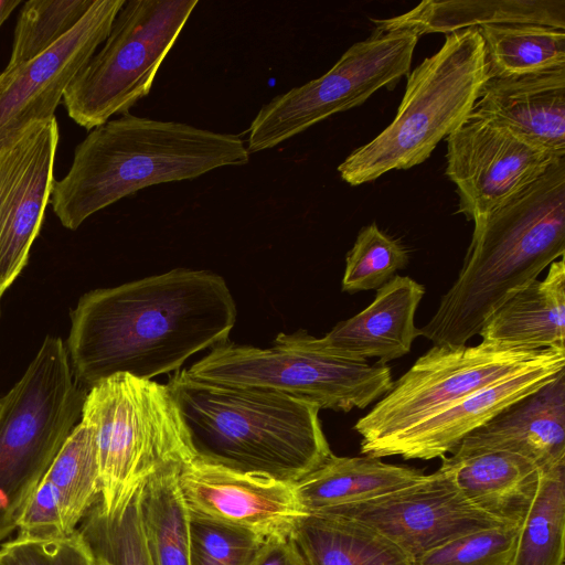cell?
Segmentation results:
<instances>
[{
	"label": "cell",
	"mask_w": 565,
	"mask_h": 565,
	"mask_svg": "<svg viewBox=\"0 0 565 565\" xmlns=\"http://www.w3.org/2000/svg\"><path fill=\"white\" fill-rule=\"evenodd\" d=\"M250 565H303L290 536L266 540Z\"/></svg>",
	"instance_id": "obj_36"
},
{
	"label": "cell",
	"mask_w": 565,
	"mask_h": 565,
	"mask_svg": "<svg viewBox=\"0 0 565 565\" xmlns=\"http://www.w3.org/2000/svg\"><path fill=\"white\" fill-rule=\"evenodd\" d=\"M417 469L383 462L380 458L331 455L320 467L295 482L307 513L373 499L422 480Z\"/></svg>",
	"instance_id": "obj_24"
},
{
	"label": "cell",
	"mask_w": 565,
	"mask_h": 565,
	"mask_svg": "<svg viewBox=\"0 0 565 565\" xmlns=\"http://www.w3.org/2000/svg\"><path fill=\"white\" fill-rule=\"evenodd\" d=\"M470 115L565 157V67L487 78Z\"/></svg>",
	"instance_id": "obj_19"
},
{
	"label": "cell",
	"mask_w": 565,
	"mask_h": 565,
	"mask_svg": "<svg viewBox=\"0 0 565 565\" xmlns=\"http://www.w3.org/2000/svg\"><path fill=\"white\" fill-rule=\"evenodd\" d=\"M248 161L237 135L128 113L95 127L76 146L68 172L54 181L50 203L61 224L74 231L141 189Z\"/></svg>",
	"instance_id": "obj_3"
},
{
	"label": "cell",
	"mask_w": 565,
	"mask_h": 565,
	"mask_svg": "<svg viewBox=\"0 0 565 565\" xmlns=\"http://www.w3.org/2000/svg\"><path fill=\"white\" fill-rule=\"evenodd\" d=\"M82 420L94 431L99 504L116 511L156 472L195 460L190 437L167 384L127 373L87 390Z\"/></svg>",
	"instance_id": "obj_6"
},
{
	"label": "cell",
	"mask_w": 565,
	"mask_h": 565,
	"mask_svg": "<svg viewBox=\"0 0 565 565\" xmlns=\"http://www.w3.org/2000/svg\"><path fill=\"white\" fill-rule=\"evenodd\" d=\"M0 298H1V296H0Z\"/></svg>",
	"instance_id": "obj_41"
},
{
	"label": "cell",
	"mask_w": 565,
	"mask_h": 565,
	"mask_svg": "<svg viewBox=\"0 0 565 565\" xmlns=\"http://www.w3.org/2000/svg\"><path fill=\"white\" fill-rule=\"evenodd\" d=\"M190 515L189 565H250L266 541L248 530Z\"/></svg>",
	"instance_id": "obj_33"
},
{
	"label": "cell",
	"mask_w": 565,
	"mask_h": 565,
	"mask_svg": "<svg viewBox=\"0 0 565 565\" xmlns=\"http://www.w3.org/2000/svg\"><path fill=\"white\" fill-rule=\"evenodd\" d=\"M60 139L55 118L0 146V296L28 263L51 199Z\"/></svg>",
	"instance_id": "obj_15"
},
{
	"label": "cell",
	"mask_w": 565,
	"mask_h": 565,
	"mask_svg": "<svg viewBox=\"0 0 565 565\" xmlns=\"http://www.w3.org/2000/svg\"><path fill=\"white\" fill-rule=\"evenodd\" d=\"M97 561V565H108L105 561L100 559V558H96Z\"/></svg>",
	"instance_id": "obj_39"
},
{
	"label": "cell",
	"mask_w": 565,
	"mask_h": 565,
	"mask_svg": "<svg viewBox=\"0 0 565 565\" xmlns=\"http://www.w3.org/2000/svg\"><path fill=\"white\" fill-rule=\"evenodd\" d=\"M446 141L445 173L456 185L457 213L473 223L563 158L473 115H469Z\"/></svg>",
	"instance_id": "obj_13"
},
{
	"label": "cell",
	"mask_w": 565,
	"mask_h": 565,
	"mask_svg": "<svg viewBox=\"0 0 565 565\" xmlns=\"http://www.w3.org/2000/svg\"><path fill=\"white\" fill-rule=\"evenodd\" d=\"M235 320L221 276L178 268L85 294L72 310L66 349L87 390L118 373L150 380L226 342Z\"/></svg>",
	"instance_id": "obj_1"
},
{
	"label": "cell",
	"mask_w": 565,
	"mask_h": 565,
	"mask_svg": "<svg viewBox=\"0 0 565 565\" xmlns=\"http://www.w3.org/2000/svg\"><path fill=\"white\" fill-rule=\"evenodd\" d=\"M482 342L529 351L565 352V264L550 265L543 280L535 279L507 298L484 321Z\"/></svg>",
	"instance_id": "obj_22"
},
{
	"label": "cell",
	"mask_w": 565,
	"mask_h": 565,
	"mask_svg": "<svg viewBox=\"0 0 565 565\" xmlns=\"http://www.w3.org/2000/svg\"><path fill=\"white\" fill-rule=\"evenodd\" d=\"M87 388L60 338L46 337L22 377L1 397L0 542L18 529L32 494L79 423Z\"/></svg>",
	"instance_id": "obj_7"
},
{
	"label": "cell",
	"mask_w": 565,
	"mask_h": 565,
	"mask_svg": "<svg viewBox=\"0 0 565 565\" xmlns=\"http://www.w3.org/2000/svg\"><path fill=\"white\" fill-rule=\"evenodd\" d=\"M0 406H1V398H0Z\"/></svg>",
	"instance_id": "obj_40"
},
{
	"label": "cell",
	"mask_w": 565,
	"mask_h": 565,
	"mask_svg": "<svg viewBox=\"0 0 565 565\" xmlns=\"http://www.w3.org/2000/svg\"><path fill=\"white\" fill-rule=\"evenodd\" d=\"M376 30H411L418 36L489 24H537L565 30V0H425L406 13L373 20Z\"/></svg>",
	"instance_id": "obj_23"
},
{
	"label": "cell",
	"mask_w": 565,
	"mask_h": 565,
	"mask_svg": "<svg viewBox=\"0 0 565 565\" xmlns=\"http://www.w3.org/2000/svg\"><path fill=\"white\" fill-rule=\"evenodd\" d=\"M21 3L20 0H0V28Z\"/></svg>",
	"instance_id": "obj_38"
},
{
	"label": "cell",
	"mask_w": 565,
	"mask_h": 565,
	"mask_svg": "<svg viewBox=\"0 0 565 565\" xmlns=\"http://www.w3.org/2000/svg\"><path fill=\"white\" fill-rule=\"evenodd\" d=\"M487 76L509 77L565 67V30L537 24L479 28Z\"/></svg>",
	"instance_id": "obj_28"
},
{
	"label": "cell",
	"mask_w": 565,
	"mask_h": 565,
	"mask_svg": "<svg viewBox=\"0 0 565 565\" xmlns=\"http://www.w3.org/2000/svg\"><path fill=\"white\" fill-rule=\"evenodd\" d=\"M40 483L57 507L64 534L75 532L100 498L95 436L86 422L74 427Z\"/></svg>",
	"instance_id": "obj_27"
},
{
	"label": "cell",
	"mask_w": 565,
	"mask_h": 565,
	"mask_svg": "<svg viewBox=\"0 0 565 565\" xmlns=\"http://www.w3.org/2000/svg\"><path fill=\"white\" fill-rule=\"evenodd\" d=\"M565 463L542 472L510 565H564Z\"/></svg>",
	"instance_id": "obj_29"
},
{
	"label": "cell",
	"mask_w": 565,
	"mask_h": 565,
	"mask_svg": "<svg viewBox=\"0 0 565 565\" xmlns=\"http://www.w3.org/2000/svg\"><path fill=\"white\" fill-rule=\"evenodd\" d=\"M94 0H29L23 2L14 29L7 66L28 62L58 42L84 18Z\"/></svg>",
	"instance_id": "obj_31"
},
{
	"label": "cell",
	"mask_w": 565,
	"mask_h": 565,
	"mask_svg": "<svg viewBox=\"0 0 565 565\" xmlns=\"http://www.w3.org/2000/svg\"><path fill=\"white\" fill-rule=\"evenodd\" d=\"M550 349L529 351L480 342L434 344L419 356L353 429L361 454L494 382L540 360Z\"/></svg>",
	"instance_id": "obj_11"
},
{
	"label": "cell",
	"mask_w": 565,
	"mask_h": 565,
	"mask_svg": "<svg viewBox=\"0 0 565 565\" xmlns=\"http://www.w3.org/2000/svg\"><path fill=\"white\" fill-rule=\"evenodd\" d=\"M198 0H129L117 13L102 49L64 93L66 111L92 130L128 114L146 97Z\"/></svg>",
	"instance_id": "obj_9"
},
{
	"label": "cell",
	"mask_w": 565,
	"mask_h": 565,
	"mask_svg": "<svg viewBox=\"0 0 565 565\" xmlns=\"http://www.w3.org/2000/svg\"><path fill=\"white\" fill-rule=\"evenodd\" d=\"M181 470L164 468L139 489L140 523L152 565H189L191 515L180 488Z\"/></svg>",
	"instance_id": "obj_26"
},
{
	"label": "cell",
	"mask_w": 565,
	"mask_h": 565,
	"mask_svg": "<svg viewBox=\"0 0 565 565\" xmlns=\"http://www.w3.org/2000/svg\"><path fill=\"white\" fill-rule=\"evenodd\" d=\"M457 280L418 337L463 345L511 295L565 252V157L473 223Z\"/></svg>",
	"instance_id": "obj_2"
},
{
	"label": "cell",
	"mask_w": 565,
	"mask_h": 565,
	"mask_svg": "<svg viewBox=\"0 0 565 565\" xmlns=\"http://www.w3.org/2000/svg\"><path fill=\"white\" fill-rule=\"evenodd\" d=\"M565 372V352L548 350L531 365L494 382L386 439L369 457H446L475 429Z\"/></svg>",
	"instance_id": "obj_17"
},
{
	"label": "cell",
	"mask_w": 565,
	"mask_h": 565,
	"mask_svg": "<svg viewBox=\"0 0 565 565\" xmlns=\"http://www.w3.org/2000/svg\"><path fill=\"white\" fill-rule=\"evenodd\" d=\"M408 263V252L384 234L375 222L360 230L345 257L342 290L349 294L379 289Z\"/></svg>",
	"instance_id": "obj_32"
},
{
	"label": "cell",
	"mask_w": 565,
	"mask_h": 565,
	"mask_svg": "<svg viewBox=\"0 0 565 565\" xmlns=\"http://www.w3.org/2000/svg\"><path fill=\"white\" fill-rule=\"evenodd\" d=\"M321 512L342 515L373 529L412 563L465 534L508 525L473 507L445 462L411 486Z\"/></svg>",
	"instance_id": "obj_12"
},
{
	"label": "cell",
	"mask_w": 565,
	"mask_h": 565,
	"mask_svg": "<svg viewBox=\"0 0 565 565\" xmlns=\"http://www.w3.org/2000/svg\"><path fill=\"white\" fill-rule=\"evenodd\" d=\"M167 385L198 460L297 482L332 455L320 408L307 401L265 388L199 381L185 370Z\"/></svg>",
	"instance_id": "obj_4"
},
{
	"label": "cell",
	"mask_w": 565,
	"mask_h": 565,
	"mask_svg": "<svg viewBox=\"0 0 565 565\" xmlns=\"http://www.w3.org/2000/svg\"><path fill=\"white\" fill-rule=\"evenodd\" d=\"M418 38L411 30L374 29L326 74L264 104L248 129V152L271 149L334 114L363 104L380 88L392 89L409 74Z\"/></svg>",
	"instance_id": "obj_10"
},
{
	"label": "cell",
	"mask_w": 565,
	"mask_h": 565,
	"mask_svg": "<svg viewBox=\"0 0 565 565\" xmlns=\"http://www.w3.org/2000/svg\"><path fill=\"white\" fill-rule=\"evenodd\" d=\"M139 489L111 513L98 500L81 522L78 530L95 557L108 565H152L140 523Z\"/></svg>",
	"instance_id": "obj_30"
},
{
	"label": "cell",
	"mask_w": 565,
	"mask_h": 565,
	"mask_svg": "<svg viewBox=\"0 0 565 565\" xmlns=\"http://www.w3.org/2000/svg\"><path fill=\"white\" fill-rule=\"evenodd\" d=\"M425 287L408 276H394L376 289L374 300L361 312L338 322L320 345L354 359L376 358L386 364L406 355L418 328L415 315Z\"/></svg>",
	"instance_id": "obj_20"
},
{
	"label": "cell",
	"mask_w": 565,
	"mask_h": 565,
	"mask_svg": "<svg viewBox=\"0 0 565 565\" xmlns=\"http://www.w3.org/2000/svg\"><path fill=\"white\" fill-rule=\"evenodd\" d=\"M519 529L501 525L465 534L425 553L413 565H510Z\"/></svg>",
	"instance_id": "obj_34"
},
{
	"label": "cell",
	"mask_w": 565,
	"mask_h": 565,
	"mask_svg": "<svg viewBox=\"0 0 565 565\" xmlns=\"http://www.w3.org/2000/svg\"><path fill=\"white\" fill-rule=\"evenodd\" d=\"M505 450L541 471L565 463V372L467 435L451 454Z\"/></svg>",
	"instance_id": "obj_18"
},
{
	"label": "cell",
	"mask_w": 565,
	"mask_h": 565,
	"mask_svg": "<svg viewBox=\"0 0 565 565\" xmlns=\"http://www.w3.org/2000/svg\"><path fill=\"white\" fill-rule=\"evenodd\" d=\"M23 565H97L82 532L53 539L17 536L7 542Z\"/></svg>",
	"instance_id": "obj_35"
},
{
	"label": "cell",
	"mask_w": 565,
	"mask_h": 565,
	"mask_svg": "<svg viewBox=\"0 0 565 565\" xmlns=\"http://www.w3.org/2000/svg\"><path fill=\"white\" fill-rule=\"evenodd\" d=\"M126 0H94L77 25L39 56L0 74V146L28 126L55 118L64 93L107 39Z\"/></svg>",
	"instance_id": "obj_14"
},
{
	"label": "cell",
	"mask_w": 565,
	"mask_h": 565,
	"mask_svg": "<svg viewBox=\"0 0 565 565\" xmlns=\"http://www.w3.org/2000/svg\"><path fill=\"white\" fill-rule=\"evenodd\" d=\"M487 78L479 29L445 34L441 47L407 75L394 120L338 167L341 179L355 186L426 161L468 118Z\"/></svg>",
	"instance_id": "obj_5"
},
{
	"label": "cell",
	"mask_w": 565,
	"mask_h": 565,
	"mask_svg": "<svg viewBox=\"0 0 565 565\" xmlns=\"http://www.w3.org/2000/svg\"><path fill=\"white\" fill-rule=\"evenodd\" d=\"M185 371L199 381L270 390L345 413L367 407L393 386L386 364L335 353L305 331L280 333L267 349L224 342Z\"/></svg>",
	"instance_id": "obj_8"
},
{
	"label": "cell",
	"mask_w": 565,
	"mask_h": 565,
	"mask_svg": "<svg viewBox=\"0 0 565 565\" xmlns=\"http://www.w3.org/2000/svg\"><path fill=\"white\" fill-rule=\"evenodd\" d=\"M191 514L248 530L264 540L287 537L302 509L295 482L233 471L193 460L179 477Z\"/></svg>",
	"instance_id": "obj_16"
},
{
	"label": "cell",
	"mask_w": 565,
	"mask_h": 565,
	"mask_svg": "<svg viewBox=\"0 0 565 565\" xmlns=\"http://www.w3.org/2000/svg\"><path fill=\"white\" fill-rule=\"evenodd\" d=\"M289 536L303 565H413L373 529L329 512L305 514Z\"/></svg>",
	"instance_id": "obj_25"
},
{
	"label": "cell",
	"mask_w": 565,
	"mask_h": 565,
	"mask_svg": "<svg viewBox=\"0 0 565 565\" xmlns=\"http://www.w3.org/2000/svg\"><path fill=\"white\" fill-rule=\"evenodd\" d=\"M0 565H23L7 542L0 545Z\"/></svg>",
	"instance_id": "obj_37"
},
{
	"label": "cell",
	"mask_w": 565,
	"mask_h": 565,
	"mask_svg": "<svg viewBox=\"0 0 565 565\" xmlns=\"http://www.w3.org/2000/svg\"><path fill=\"white\" fill-rule=\"evenodd\" d=\"M463 497L493 519L520 526L536 495L541 469L505 450L451 454L443 457Z\"/></svg>",
	"instance_id": "obj_21"
}]
</instances>
